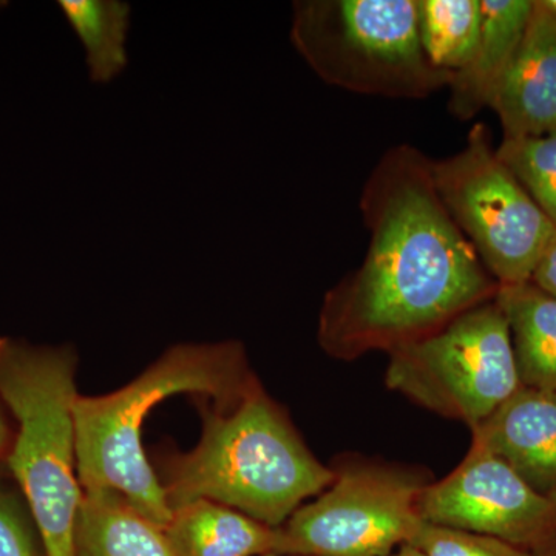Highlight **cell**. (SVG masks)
I'll list each match as a JSON object with an SVG mask.
<instances>
[{"mask_svg":"<svg viewBox=\"0 0 556 556\" xmlns=\"http://www.w3.org/2000/svg\"><path fill=\"white\" fill-rule=\"evenodd\" d=\"M258 378L237 340L178 343L141 375L113 393L78 396L75 404L76 463L83 492L112 490L160 527L172 510L141 441L146 417L175 394L211 396L214 408L239 404Z\"/></svg>","mask_w":556,"mask_h":556,"instance_id":"obj_3","label":"cell"},{"mask_svg":"<svg viewBox=\"0 0 556 556\" xmlns=\"http://www.w3.org/2000/svg\"><path fill=\"white\" fill-rule=\"evenodd\" d=\"M510 328L521 387L556 394V299L533 285H506L496 294Z\"/></svg>","mask_w":556,"mask_h":556,"instance_id":"obj_14","label":"cell"},{"mask_svg":"<svg viewBox=\"0 0 556 556\" xmlns=\"http://www.w3.org/2000/svg\"><path fill=\"white\" fill-rule=\"evenodd\" d=\"M490 109L504 138L536 137L556 127V17L533 0L525 39Z\"/></svg>","mask_w":556,"mask_h":556,"instance_id":"obj_11","label":"cell"},{"mask_svg":"<svg viewBox=\"0 0 556 556\" xmlns=\"http://www.w3.org/2000/svg\"><path fill=\"white\" fill-rule=\"evenodd\" d=\"M172 556H262L280 554V529L233 508L195 501L172 511L164 527Z\"/></svg>","mask_w":556,"mask_h":556,"instance_id":"obj_13","label":"cell"},{"mask_svg":"<svg viewBox=\"0 0 556 556\" xmlns=\"http://www.w3.org/2000/svg\"><path fill=\"white\" fill-rule=\"evenodd\" d=\"M11 442H13V437H11L9 424H7L2 408H0V459H5L9 455Z\"/></svg>","mask_w":556,"mask_h":556,"instance_id":"obj_22","label":"cell"},{"mask_svg":"<svg viewBox=\"0 0 556 556\" xmlns=\"http://www.w3.org/2000/svg\"><path fill=\"white\" fill-rule=\"evenodd\" d=\"M413 546L426 556H536L495 538L424 522Z\"/></svg>","mask_w":556,"mask_h":556,"instance_id":"obj_19","label":"cell"},{"mask_svg":"<svg viewBox=\"0 0 556 556\" xmlns=\"http://www.w3.org/2000/svg\"><path fill=\"white\" fill-rule=\"evenodd\" d=\"M73 30L83 40L93 83H110L126 68L130 7L116 0H62Z\"/></svg>","mask_w":556,"mask_h":556,"instance_id":"obj_16","label":"cell"},{"mask_svg":"<svg viewBox=\"0 0 556 556\" xmlns=\"http://www.w3.org/2000/svg\"><path fill=\"white\" fill-rule=\"evenodd\" d=\"M470 431L471 441L556 503V394L521 387Z\"/></svg>","mask_w":556,"mask_h":556,"instance_id":"obj_10","label":"cell"},{"mask_svg":"<svg viewBox=\"0 0 556 556\" xmlns=\"http://www.w3.org/2000/svg\"><path fill=\"white\" fill-rule=\"evenodd\" d=\"M530 281L556 299V230L544 249Z\"/></svg>","mask_w":556,"mask_h":556,"instance_id":"obj_21","label":"cell"},{"mask_svg":"<svg viewBox=\"0 0 556 556\" xmlns=\"http://www.w3.org/2000/svg\"><path fill=\"white\" fill-rule=\"evenodd\" d=\"M536 556H556V547L552 548V551L543 552V554Z\"/></svg>","mask_w":556,"mask_h":556,"instance_id":"obj_25","label":"cell"},{"mask_svg":"<svg viewBox=\"0 0 556 556\" xmlns=\"http://www.w3.org/2000/svg\"><path fill=\"white\" fill-rule=\"evenodd\" d=\"M200 408L203 433L197 447L166 456L161 466L172 511L212 501L277 529L334 479L332 467L313 455L260 380L236 407Z\"/></svg>","mask_w":556,"mask_h":556,"instance_id":"obj_2","label":"cell"},{"mask_svg":"<svg viewBox=\"0 0 556 556\" xmlns=\"http://www.w3.org/2000/svg\"><path fill=\"white\" fill-rule=\"evenodd\" d=\"M496 153L556 226V127L536 137L503 138Z\"/></svg>","mask_w":556,"mask_h":556,"instance_id":"obj_18","label":"cell"},{"mask_svg":"<svg viewBox=\"0 0 556 556\" xmlns=\"http://www.w3.org/2000/svg\"><path fill=\"white\" fill-rule=\"evenodd\" d=\"M424 522L504 541L533 555L556 547V503L541 496L489 450H470L419 500Z\"/></svg>","mask_w":556,"mask_h":556,"instance_id":"obj_9","label":"cell"},{"mask_svg":"<svg viewBox=\"0 0 556 556\" xmlns=\"http://www.w3.org/2000/svg\"><path fill=\"white\" fill-rule=\"evenodd\" d=\"M390 556H426L419 548L413 546V544H404L397 548L396 552H393Z\"/></svg>","mask_w":556,"mask_h":556,"instance_id":"obj_23","label":"cell"},{"mask_svg":"<svg viewBox=\"0 0 556 556\" xmlns=\"http://www.w3.org/2000/svg\"><path fill=\"white\" fill-rule=\"evenodd\" d=\"M358 207L367 254L329 289L318 314V345L329 357L390 354L496 298L500 285L450 217L431 159L415 146L380 156Z\"/></svg>","mask_w":556,"mask_h":556,"instance_id":"obj_1","label":"cell"},{"mask_svg":"<svg viewBox=\"0 0 556 556\" xmlns=\"http://www.w3.org/2000/svg\"><path fill=\"white\" fill-rule=\"evenodd\" d=\"M543 5L546 7L547 11H551L552 14L556 17V0H541Z\"/></svg>","mask_w":556,"mask_h":556,"instance_id":"obj_24","label":"cell"},{"mask_svg":"<svg viewBox=\"0 0 556 556\" xmlns=\"http://www.w3.org/2000/svg\"><path fill=\"white\" fill-rule=\"evenodd\" d=\"M533 0H481L478 46L466 67L453 75L448 110L457 121L473 119L490 108L525 39Z\"/></svg>","mask_w":556,"mask_h":556,"instance_id":"obj_12","label":"cell"},{"mask_svg":"<svg viewBox=\"0 0 556 556\" xmlns=\"http://www.w3.org/2000/svg\"><path fill=\"white\" fill-rule=\"evenodd\" d=\"M431 177L450 217L497 285L532 280L556 226L500 160L489 127L475 123L459 152L431 160Z\"/></svg>","mask_w":556,"mask_h":556,"instance_id":"obj_8","label":"cell"},{"mask_svg":"<svg viewBox=\"0 0 556 556\" xmlns=\"http://www.w3.org/2000/svg\"><path fill=\"white\" fill-rule=\"evenodd\" d=\"M75 556H172L163 527L112 490L83 492Z\"/></svg>","mask_w":556,"mask_h":556,"instance_id":"obj_15","label":"cell"},{"mask_svg":"<svg viewBox=\"0 0 556 556\" xmlns=\"http://www.w3.org/2000/svg\"><path fill=\"white\" fill-rule=\"evenodd\" d=\"M332 470L331 484L278 527L280 554L390 556L412 543L427 470L362 456L340 457Z\"/></svg>","mask_w":556,"mask_h":556,"instance_id":"obj_7","label":"cell"},{"mask_svg":"<svg viewBox=\"0 0 556 556\" xmlns=\"http://www.w3.org/2000/svg\"><path fill=\"white\" fill-rule=\"evenodd\" d=\"M0 556H46L38 527L25 500L0 484Z\"/></svg>","mask_w":556,"mask_h":556,"instance_id":"obj_20","label":"cell"},{"mask_svg":"<svg viewBox=\"0 0 556 556\" xmlns=\"http://www.w3.org/2000/svg\"><path fill=\"white\" fill-rule=\"evenodd\" d=\"M291 39L329 86L368 97L422 100L450 87L417 31V0H302Z\"/></svg>","mask_w":556,"mask_h":556,"instance_id":"obj_5","label":"cell"},{"mask_svg":"<svg viewBox=\"0 0 556 556\" xmlns=\"http://www.w3.org/2000/svg\"><path fill=\"white\" fill-rule=\"evenodd\" d=\"M262 556H300V555L268 554V555H262Z\"/></svg>","mask_w":556,"mask_h":556,"instance_id":"obj_26","label":"cell"},{"mask_svg":"<svg viewBox=\"0 0 556 556\" xmlns=\"http://www.w3.org/2000/svg\"><path fill=\"white\" fill-rule=\"evenodd\" d=\"M481 25V0H417L424 53L434 67L453 75L470 61Z\"/></svg>","mask_w":556,"mask_h":556,"instance_id":"obj_17","label":"cell"},{"mask_svg":"<svg viewBox=\"0 0 556 556\" xmlns=\"http://www.w3.org/2000/svg\"><path fill=\"white\" fill-rule=\"evenodd\" d=\"M78 356L72 346L0 339V404L17 424L7 466L38 527L46 556H75L83 489L76 463Z\"/></svg>","mask_w":556,"mask_h":556,"instance_id":"obj_4","label":"cell"},{"mask_svg":"<svg viewBox=\"0 0 556 556\" xmlns=\"http://www.w3.org/2000/svg\"><path fill=\"white\" fill-rule=\"evenodd\" d=\"M388 356L391 391L470 430L521 388L510 328L496 298Z\"/></svg>","mask_w":556,"mask_h":556,"instance_id":"obj_6","label":"cell"}]
</instances>
